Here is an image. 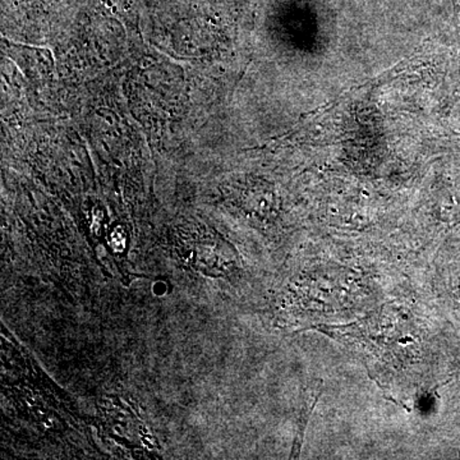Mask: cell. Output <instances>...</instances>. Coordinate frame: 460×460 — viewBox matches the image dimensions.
I'll return each mask as SVG.
<instances>
[{
	"label": "cell",
	"instance_id": "1",
	"mask_svg": "<svg viewBox=\"0 0 460 460\" xmlns=\"http://www.w3.org/2000/svg\"><path fill=\"white\" fill-rule=\"evenodd\" d=\"M361 356L368 374L384 392L419 387L422 339L407 314L384 307L359 323L317 328Z\"/></svg>",
	"mask_w": 460,
	"mask_h": 460
}]
</instances>
